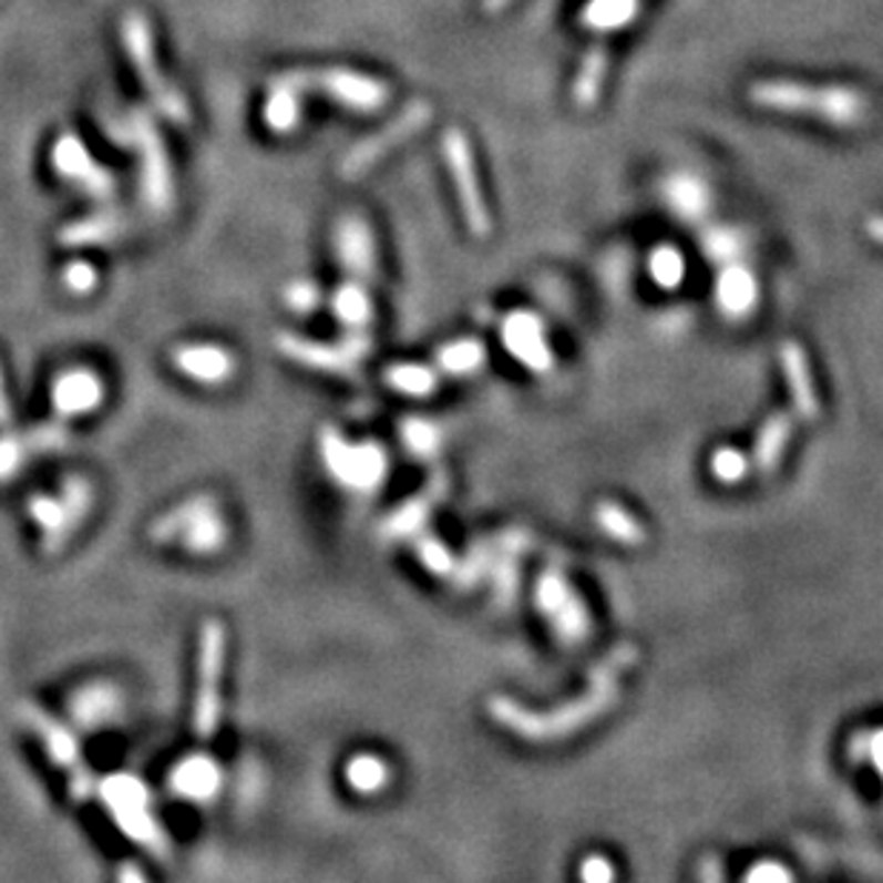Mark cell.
<instances>
[{
    "label": "cell",
    "instance_id": "obj_1",
    "mask_svg": "<svg viewBox=\"0 0 883 883\" xmlns=\"http://www.w3.org/2000/svg\"><path fill=\"white\" fill-rule=\"evenodd\" d=\"M749 101L761 110L807 115L835 126H858L866 115V97L850 86H807L798 81H758Z\"/></svg>",
    "mask_w": 883,
    "mask_h": 883
},
{
    "label": "cell",
    "instance_id": "obj_2",
    "mask_svg": "<svg viewBox=\"0 0 883 883\" xmlns=\"http://www.w3.org/2000/svg\"><path fill=\"white\" fill-rule=\"evenodd\" d=\"M629 658H633V649H620V653L612 655V658L606 660V666L600 669V675H598V678H600L598 689H595V692H592L589 698L581 700V704H572V707L561 709V712L530 715V712H524V709H517L515 704H510V700H503V698H492L490 712L495 715L497 720H501L503 727L515 729V732L526 735V738H555V735L572 732V729L581 727L584 720L595 718V715H600L606 707H609L612 698H615V689H612V678H615V672H618V666H624Z\"/></svg>",
    "mask_w": 883,
    "mask_h": 883
},
{
    "label": "cell",
    "instance_id": "obj_3",
    "mask_svg": "<svg viewBox=\"0 0 883 883\" xmlns=\"http://www.w3.org/2000/svg\"><path fill=\"white\" fill-rule=\"evenodd\" d=\"M97 798L103 801L106 812L112 815L115 826L132 843L143 846L155 858L170 855V841L161 826V821L152 812L150 787L130 772H115L110 778L97 781Z\"/></svg>",
    "mask_w": 883,
    "mask_h": 883
},
{
    "label": "cell",
    "instance_id": "obj_4",
    "mask_svg": "<svg viewBox=\"0 0 883 883\" xmlns=\"http://www.w3.org/2000/svg\"><path fill=\"white\" fill-rule=\"evenodd\" d=\"M226 649L229 635L220 620H204L197 633V658H195V700H192V732L201 741H209L218 732L220 715H224V684Z\"/></svg>",
    "mask_w": 883,
    "mask_h": 883
},
{
    "label": "cell",
    "instance_id": "obj_5",
    "mask_svg": "<svg viewBox=\"0 0 883 883\" xmlns=\"http://www.w3.org/2000/svg\"><path fill=\"white\" fill-rule=\"evenodd\" d=\"M121 38H123V49H126L132 66L137 69V78H141V83L146 86V92H150L157 112L175 123L189 121V106H186L184 95L175 92V89L166 83V78L161 75L155 47H152V29L141 12L123 14Z\"/></svg>",
    "mask_w": 883,
    "mask_h": 883
},
{
    "label": "cell",
    "instance_id": "obj_6",
    "mask_svg": "<svg viewBox=\"0 0 883 883\" xmlns=\"http://www.w3.org/2000/svg\"><path fill=\"white\" fill-rule=\"evenodd\" d=\"M275 83L295 86L298 92L318 89L352 112H378L389 101L387 81L360 75L352 69H295L275 78Z\"/></svg>",
    "mask_w": 883,
    "mask_h": 883
},
{
    "label": "cell",
    "instance_id": "obj_7",
    "mask_svg": "<svg viewBox=\"0 0 883 883\" xmlns=\"http://www.w3.org/2000/svg\"><path fill=\"white\" fill-rule=\"evenodd\" d=\"M320 461L349 492H372L387 478V455L378 443H349L329 427L320 432Z\"/></svg>",
    "mask_w": 883,
    "mask_h": 883
},
{
    "label": "cell",
    "instance_id": "obj_8",
    "mask_svg": "<svg viewBox=\"0 0 883 883\" xmlns=\"http://www.w3.org/2000/svg\"><path fill=\"white\" fill-rule=\"evenodd\" d=\"M106 135H112L121 143H135L141 150V164H143V197L146 204L155 212L170 209L172 204V172H170V157H166L164 141L152 126L146 112H132L126 121L112 123Z\"/></svg>",
    "mask_w": 883,
    "mask_h": 883
},
{
    "label": "cell",
    "instance_id": "obj_9",
    "mask_svg": "<svg viewBox=\"0 0 883 883\" xmlns=\"http://www.w3.org/2000/svg\"><path fill=\"white\" fill-rule=\"evenodd\" d=\"M275 347H278V352L284 355L286 360L300 363V367L306 369H315V372L355 374V369H358V363L363 360V355H367L369 349V335L363 332V329H352V332L343 338L340 347H329V343L309 340L304 338V335L278 332Z\"/></svg>",
    "mask_w": 883,
    "mask_h": 883
},
{
    "label": "cell",
    "instance_id": "obj_10",
    "mask_svg": "<svg viewBox=\"0 0 883 883\" xmlns=\"http://www.w3.org/2000/svg\"><path fill=\"white\" fill-rule=\"evenodd\" d=\"M443 161L449 166V175H452V184L458 189V201H461L463 218H466V226L475 238H486L492 229L490 220V209H486V201H483L481 184H478V170L475 161H472V146L466 141L458 126H449L443 132Z\"/></svg>",
    "mask_w": 883,
    "mask_h": 883
},
{
    "label": "cell",
    "instance_id": "obj_11",
    "mask_svg": "<svg viewBox=\"0 0 883 883\" xmlns=\"http://www.w3.org/2000/svg\"><path fill=\"white\" fill-rule=\"evenodd\" d=\"M429 121H432V106H429L427 101H414L412 106H407L401 115L389 123L387 130L378 132V135H372V137H367V141H360L358 146H355V150L343 157V164H340V175L347 177V181L360 177L367 170H372V166L378 164L383 155H389V152H392L398 143H403V141H409L412 135H418V132H421Z\"/></svg>",
    "mask_w": 883,
    "mask_h": 883
},
{
    "label": "cell",
    "instance_id": "obj_12",
    "mask_svg": "<svg viewBox=\"0 0 883 883\" xmlns=\"http://www.w3.org/2000/svg\"><path fill=\"white\" fill-rule=\"evenodd\" d=\"M18 718H21L23 727L32 732V738L41 743L43 754L49 761L55 763L61 772L72 774L78 772L81 767H86L81 758V747H78V735L75 729L63 723L61 718H55L52 712H47L43 707L32 704V700H23L18 707Z\"/></svg>",
    "mask_w": 883,
    "mask_h": 883
},
{
    "label": "cell",
    "instance_id": "obj_13",
    "mask_svg": "<svg viewBox=\"0 0 883 883\" xmlns=\"http://www.w3.org/2000/svg\"><path fill=\"white\" fill-rule=\"evenodd\" d=\"M69 443V429L63 423H38L23 432L0 429V483L12 481L27 470L38 455L61 452Z\"/></svg>",
    "mask_w": 883,
    "mask_h": 883
},
{
    "label": "cell",
    "instance_id": "obj_14",
    "mask_svg": "<svg viewBox=\"0 0 883 883\" xmlns=\"http://www.w3.org/2000/svg\"><path fill=\"white\" fill-rule=\"evenodd\" d=\"M52 166L63 181L75 184L78 189L89 192L92 197H110L115 192V175L103 170L95 157L89 155L81 137L72 135V132L58 137L55 146H52Z\"/></svg>",
    "mask_w": 883,
    "mask_h": 883
},
{
    "label": "cell",
    "instance_id": "obj_15",
    "mask_svg": "<svg viewBox=\"0 0 883 883\" xmlns=\"http://www.w3.org/2000/svg\"><path fill=\"white\" fill-rule=\"evenodd\" d=\"M166 789L177 801L206 807L224 789V767L209 752H192L170 769Z\"/></svg>",
    "mask_w": 883,
    "mask_h": 883
},
{
    "label": "cell",
    "instance_id": "obj_16",
    "mask_svg": "<svg viewBox=\"0 0 883 883\" xmlns=\"http://www.w3.org/2000/svg\"><path fill=\"white\" fill-rule=\"evenodd\" d=\"M123 712V692L106 678L86 680L69 695V720L81 732H101L115 727Z\"/></svg>",
    "mask_w": 883,
    "mask_h": 883
},
{
    "label": "cell",
    "instance_id": "obj_17",
    "mask_svg": "<svg viewBox=\"0 0 883 883\" xmlns=\"http://www.w3.org/2000/svg\"><path fill=\"white\" fill-rule=\"evenodd\" d=\"M49 398H52V409L61 421H75V418H86V414L101 409L103 398H106V383L95 369L72 367L58 374Z\"/></svg>",
    "mask_w": 883,
    "mask_h": 883
},
{
    "label": "cell",
    "instance_id": "obj_18",
    "mask_svg": "<svg viewBox=\"0 0 883 883\" xmlns=\"http://www.w3.org/2000/svg\"><path fill=\"white\" fill-rule=\"evenodd\" d=\"M172 367L201 387H224L238 372V360L220 343H184L172 352Z\"/></svg>",
    "mask_w": 883,
    "mask_h": 883
},
{
    "label": "cell",
    "instance_id": "obj_19",
    "mask_svg": "<svg viewBox=\"0 0 883 883\" xmlns=\"http://www.w3.org/2000/svg\"><path fill=\"white\" fill-rule=\"evenodd\" d=\"M335 255L352 278H374V238L363 218L347 215L335 226Z\"/></svg>",
    "mask_w": 883,
    "mask_h": 883
},
{
    "label": "cell",
    "instance_id": "obj_20",
    "mask_svg": "<svg viewBox=\"0 0 883 883\" xmlns=\"http://www.w3.org/2000/svg\"><path fill=\"white\" fill-rule=\"evenodd\" d=\"M544 329H541V320L532 318L530 312H515L506 327H503V338H506V347L515 352L517 360H524L526 367L544 372L550 369V349H546L544 340Z\"/></svg>",
    "mask_w": 883,
    "mask_h": 883
},
{
    "label": "cell",
    "instance_id": "obj_21",
    "mask_svg": "<svg viewBox=\"0 0 883 883\" xmlns=\"http://www.w3.org/2000/svg\"><path fill=\"white\" fill-rule=\"evenodd\" d=\"M229 535H232L229 521H226L220 503H215L212 510H206L204 515L195 517V521L186 526V532L177 537L175 546H181V550L189 552V555L195 557H212L226 550Z\"/></svg>",
    "mask_w": 883,
    "mask_h": 883
},
{
    "label": "cell",
    "instance_id": "obj_22",
    "mask_svg": "<svg viewBox=\"0 0 883 883\" xmlns=\"http://www.w3.org/2000/svg\"><path fill=\"white\" fill-rule=\"evenodd\" d=\"M126 232V215L123 212H95L89 218H78L58 232L61 246L83 249V246H103L117 240Z\"/></svg>",
    "mask_w": 883,
    "mask_h": 883
},
{
    "label": "cell",
    "instance_id": "obj_23",
    "mask_svg": "<svg viewBox=\"0 0 883 883\" xmlns=\"http://www.w3.org/2000/svg\"><path fill=\"white\" fill-rule=\"evenodd\" d=\"M215 503H220V501L215 495H209V492H201V495L186 497V501L175 503L172 510L161 512V515H157L155 521L150 524V532H146V535H150V541L155 546H175L177 537L186 532V526H189L195 517L204 515L206 510H212Z\"/></svg>",
    "mask_w": 883,
    "mask_h": 883
},
{
    "label": "cell",
    "instance_id": "obj_24",
    "mask_svg": "<svg viewBox=\"0 0 883 883\" xmlns=\"http://www.w3.org/2000/svg\"><path fill=\"white\" fill-rule=\"evenodd\" d=\"M781 360H783V372H787L789 381V392H792V401H795V409L801 412V418L807 421H815L821 414V407H818V394L815 387H812V374H809L807 367V355L798 343H787L781 349Z\"/></svg>",
    "mask_w": 883,
    "mask_h": 883
},
{
    "label": "cell",
    "instance_id": "obj_25",
    "mask_svg": "<svg viewBox=\"0 0 883 883\" xmlns=\"http://www.w3.org/2000/svg\"><path fill=\"white\" fill-rule=\"evenodd\" d=\"M606 69H609V49H606V43H592L584 52L578 75H575V83H572V97H575L581 110H592L598 103Z\"/></svg>",
    "mask_w": 883,
    "mask_h": 883
},
{
    "label": "cell",
    "instance_id": "obj_26",
    "mask_svg": "<svg viewBox=\"0 0 883 883\" xmlns=\"http://www.w3.org/2000/svg\"><path fill=\"white\" fill-rule=\"evenodd\" d=\"M640 0H589L581 12V23L592 32L606 34L629 27L638 18Z\"/></svg>",
    "mask_w": 883,
    "mask_h": 883
},
{
    "label": "cell",
    "instance_id": "obj_27",
    "mask_svg": "<svg viewBox=\"0 0 883 883\" xmlns=\"http://www.w3.org/2000/svg\"><path fill=\"white\" fill-rule=\"evenodd\" d=\"M264 123L275 135H289L300 123V92L295 86L273 81V92L264 103Z\"/></svg>",
    "mask_w": 883,
    "mask_h": 883
},
{
    "label": "cell",
    "instance_id": "obj_28",
    "mask_svg": "<svg viewBox=\"0 0 883 883\" xmlns=\"http://www.w3.org/2000/svg\"><path fill=\"white\" fill-rule=\"evenodd\" d=\"M343 778H347V783L358 795H378L392 781V769L378 754L363 752L349 758L347 769H343Z\"/></svg>",
    "mask_w": 883,
    "mask_h": 883
},
{
    "label": "cell",
    "instance_id": "obj_29",
    "mask_svg": "<svg viewBox=\"0 0 883 883\" xmlns=\"http://www.w3.org/2000/svg\"><path fill=\"white\" fill-rule=\"evenodd\" d=\"M335 318L349 329H363L372 320V300H369L363 284H343L332 295Z\"/></svg>",
    "mask_w": 883,
    "mask_h": 883
},
{
    "label": "cell",
    "instance_id": "obj_30",
    "mask_svg": "<svg viewBox=\"0 0 883 883\" xmlns=\"http://www.w3.org/2000/svg\"><path fill=\"white\" fill-rule=\"evenodd\" d=\"M792 435V418L789 414H774L772 421L761 429L758 443H754V463L761 472H772L781 461V452Z\"/></svg>",
    "mask_w": 883,
    "mask_h": 883
},
{
    "label": "cell",
    "instance_id": "obj_31",
    "mask_svg": "<svg viewBox=\"0 0 883 883\" xmlns=\"http://www.w3.org/2000/svg\"><path fill=\"white\" fill-rule=\"evenodd\" d=\"M718 300L729 315H743L754 304V280L747 269H729L718 284Z\"/></svg>",
    "mask_w": 883,
    "mask_h": 883
},
{
    "label": "cell",
    "instance_id": "obj_32",
    "mask_svg": "<svg viewBox=\"0 0 883 883\" xmlns=\"http://www.w3.org/2000/svg\"><path fill=\"white\" fill-rule=\"evenodd\" d=\"M387 383L398 389V392L412 394V398H423V394L438 389L435 372L427 367H418V363H398V367H392L387 372Z\"/></svg>",
    "mask_w": 883,
    "mask_h": 883
},
{
    "label": "cell",
    "instance_id": "obj_33",
    "mask_svg": "<svg viewBox=\"0 0 883 883\" xmlns=\"http://www.w3.org/2000/svg\"><path fill=\"white\" fill-rule=\"evenodd\" d=\"M598 524L609 532L612 537H618L624 544H640L644 541V530L629 512H624L615 503H600L598 506Z\"/></svg>",
    "mask_w": 883,
    "mask_h": 883
},
{
    "label": "cell",
    "instance_id": "obj_34",
    "mask_svg": "<svg viewBox=\"0 0 883 883\" xmlns=\"http://www.w3.org/2000/svg\"><path fill=\"white\" fill-rule=\"evenodd\" d=\"M429 492H423L421 497H414V501L403 503L401 510L392 512L389 515V521L383 524V535L387 537H403V535H412L418 526H421V521L427 517V510H429Z\"/></svg>",
    "mask_w": 883,
    "mask_h": 883
},
{
    "label": "cell",
    "instance_id": "obj_35",
    "mask_svg": "<svg viewBox=\"0 0 883 883\" xmlns=\"http://www.w3.org/2000/svg\"><path fill=\"white\" fill-rule=\"evenodd\" d=\"M438 360H441V367L446 369V372L466 374L483 363V347L481 343H475V340H458L452 347L441 349Z\"/></svg>",
    "mask_w": 883,
    "mask_h": 883
},
{
    "label": "cell",
    "instance_id": "obj_36",
    "mask_svg": "<svg viewBox=\"0 0 883 883\" xmlns=\"http://www.w3.org/2000/svg\"><path fill=\"white\" fill-rule=\"evenodd\" d=\"M401 438H403V443L412 449L414 455H421V458H429L438 449L435 427L427 421H418V418H412V421L403 423Z\"/></svg>",
    "mask_w": 883,
    "mask_h": 883
},
{
    "label": "cell",
    "instance_id": "obj_37",
    "mask_svg": "<svg viewBox=\"0 0 883 883\" xmlns=\"http://www.w3.org/2000/svg\"><path fill=\"white\" fill-rule=\"evenodd\" d=\"M61 280L63 286H66V292L72 295H92L95 292L97 286V269L89 260H72V264H66V269L61 273Z\"/></svg>",
    "mask_w": 883,
    "mask_h": 883
},
{
    "label": "cell",
    "instance_id": "obj_38",
    "mask_svg": "<svg viewBox=\"0 0 883 883\" xmlns=\"http://www.w3.org/2000/svg\"><path fill=\"white\" fill-rule=\"evenodd\" d=\"M653 278L660 286H675L684 278V258H680L672 246H660L653 255Z\"/></svg>",
    "mask_w": 883,
    "mask_h": 883
},
{
    "label": "cell",
    "instance_id": "obj_39",
    "mask_svg": "<svg viewBox=\"0 0 883 883\" xmlns=\"http://www.w3.org/2000/svg\"><path fill=\"white\" fill-rule=\"evenodd\" d=\"M284 300L298 315H309L320 304V289L312 280H292V284H286Z\"/></svg>",
    "mask_w": 883,
    "mask_h": 883
},
{
    "label": "cell",
    "instance_id": "obj_40",
    "mask_svg": "<svg viewBox=\"0 0 883 883\" xmlns=\"http://www.w3.org/2000/svg\"><path fill=\"white\" fill-rule=\"evenodd\" d=\"M712 470L720 481H741L747 475V458L741 452H735V449H720L718 455L712 458Z\"/></svg>",
    "mask_w": 883,
    "mask_h": 883
},
{
    "label": "cell",
    "instance_id": "obj_41",
    "mask_svg": "<svg viewBox=\"0 0 883 883\" xmlns=\"http://www.w3.org/2000/svg\"><path fill=\"white\" fill-rule=\"evenodd\" d=\"M418 552H421L423 564H427L432 572H438V575L452 569V557H449V552L443 550L438 541H432V537H423L421 544H418Z\"/></svg>",
    "mask_w": 883,
    "mask_h": 883
},
{
    "label": "cell",
    "instance_id": "obj_42",
    "mask_svg": "<svg viewBox=\"0 0 883 883\" xmlns=\"http://www.w3.org/2000/svg\"><path fill=\"white\" fill-rule=\"evenodd\" d=\"M581 875H584L586 881L598 883V881H609V877H615V870H612V866L604 861V858H586Z\"/></svg>",
    "mask_w": 883,
    "mask_h": 883
},
{
    "label": "cell",
    "instance_id": "obj_43",
    "mask_svg": "<svg viewBox=\"0 0 883 883\" xmlns=\"http://www.w3.org/2000/svg\"><path fill=\"white\" fill-rule=\"evenodd\" d=\"M0 429H12V403H9V389L3 369H0Z\"/></svg>",
    "mask_w": 883,
    "mask_h": 883
},
{
    "label": "cell",
    "instance_id": "obj_44",
    "mask_svg": "<svg viewBox=\"0 0 883 883\" xmlns=\"http://www.w3.org/2000/svg\"><path fill=\"white\" fill-rule=\"evenodd\" d=\"M749 881H761V877H772V881H787L789 872L781 870V866H769V863H763V866H758V870L749 872Z\"/></svg>",
    "mask_w": 883,
    "mask_h": 883
},
{
    "label": "cell",
    "instance_id": "obj_45",
    "mask_svg": "<svg viewBox=\"0 0 883 883\" xmlns=\"http://www.w3.org/2000/svg\"><path fill=\"white\" fill-rule=\"evenodd\" d=\"M117 881H146V872L137 870L135 863H123L117 870Z\"/></svg>",
    "mask_w": 883,
    "mask_h": 883
},
{
    "label": "cell",
    "instance_id": "obj_46",
    "mask_svg": "<svg viewBox=\"0 0 883 883\" xmlns=\"http://www.w3.org/2000/svg\"><path fill=\"white\" fill-rule=\"evenodd\" d=\"M866 232H870L872 240L883 244V215H875V218H870V224H866Z\"/></svg>",
    "mask_w": 883,
    "mask_h": 883
},
{
    "label": "cell",
    "instance_id": "obj_47",
    "mask_svg": "<svg viewBox=\"0 0 883 883\" xmlns=\"http://www.w3.org/2000/svg\"><path fill=\"white\" fill-rule=\"evenodd\" d=\"M872 761H875V767L883 774V732L875 735V741H872Z\"/></svg>",
    "mask_w": 883,
    "mask_h": 883
},
{
    "label": "cell",
    "instance_id": "obj_48",
    "mask_svg": "<svg viewBox=\"0 0 883 883\" xmlns=\"http://www.w3.org/2000/svg\"><path fill=\"white\" fill-rule=\"evenodd\" d=\"M512 0H481V7H483V12L486 14H497V12H503V9L510 7Z\"/></svg>",
    "mask_w": 883,
    "mask_h": 883
}]
</instances>
